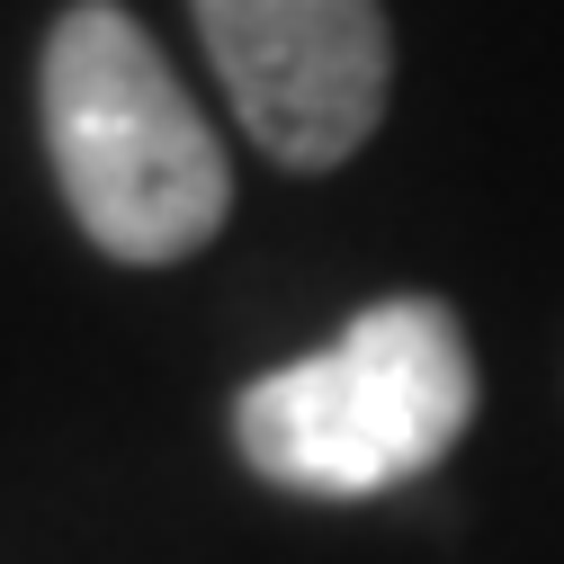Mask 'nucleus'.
Segmentation results:
<instances>
[{
  "mask_svg": "<svg viewBox=\"0 0 564 564\" xmlns=\"http://www.w3.org/2000/svg\"><path fill=\"white\" fill-rule=\"evenodd\" d=\"M36 117H45L54 188L90 234V251L162 269L206 251L234 216V171L216 126L126 0H73L45 28Z\"/></svg>",
  "mask_w": 564,
  "mask_h": 564,
  "instance_id": "f257e3e1",
  "label": "nucleus"
},
{
  "mask_svg": "<svg viewBox=\"0 0 564 564\" xmlns=\"http://www.w3.org/2000/svg\"><path fill=\"white\" fill-rule=\"evenodd\" d=\"M242 134L288 171H340L394 90L386 0H188Z\"/></svg>",
  "mask_w": 564,
  "mask_h": 564,
  "instance_id": "7ed1b4c3",
  "label": "nucleus"
},
{
  "mask_svg": "<svg viewBox=\"0 0 564 564\" xmlns=\"http://www.w3.org/2000/svg\"><path fill=\"white\" fill-rule=\"evenodd\" d=\"M475 421V349L457 305L386 296L332 349L269 368L234 394V448L260 484L305 502H368L431 475Z\"/></svg>",
  "mask_w": 564,
  "mask_h": 564,
  "instance_id": "f03ea898",
  "label": "nucleus"
}]
</instances>
